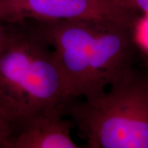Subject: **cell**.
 <instances>
[{"mask_svg": "<svg viewBox=\"0 0 148 148\" xmlns=\"http://www.w3.org/2000/svg\"><path fill=\"white\" fill-rule=\"evenodd\" d=\"M54 51L71 100L90 99L137 64L135 25L110 19L34 21Z\"/></svg>", "mask_w": 148, "mask_h": 148, "instance_id": "cell-1", "label": "cell"}, {"mask_svg": "<svg viewBox=\"0 0 148 148\" xmlns=\"http://www.w3.org/2000/svg\"><path fill=\"white\" fill-rule=\"evenodd\" d=\"M2 23L0 107L14 125L42 108H65L71 101L65 79L53 49L34 21Z\"/></svg>", "mask_w": 148, "mask_h": 148, "instance_id": "cell-2", "label": "cell"}, {"mask_svg": "<svg viewBox=\"0 0 148 148\" xmlns=\"http://www.w3.org/2000/svg\"><path fill=\"white\" fill-rule=\"evenodd\" d=\"M102 93L64 109L89 148H148V65L136 64Z\"/></svg>", "mask_w": 148, "mask_h": 148, "instance_id": "cell-3", "label": "cell"}, {"mask_svg": "<svg viewBox=\"0 0 148 148\" xmlns=\"http://www.w3.org/2000/svg\"><path fill=\"white\" fill-rule=\"evenodd\" d=\"M138 13L114 0H0L2 21L110 19L135 25Z\"/></svg>", "mask_w": 148, "mask_h": 148, "instance_id": "cell-4", "label": "cell"}, {"mask_svg": "<svg viewBox=\"0 0 148 148\" xmlns=\"http://www.w3.org/2000/svg\"><path fill=\"white\" fill-rule=\"evenodd\" d=\"M64 108H42L14 125L7 148H78L71 132L75 123L64 119Z\"/></svg>", "mask_w": 148, "mask_h": 148, "instance_id": "cell-5", "label": "cell"}, {"mask_svg": "<svg viewBox=\"0 0 148 148\" xmlns=\"http://www.w3.org/2000/svg\"><path fill=\"white\" fill-rule=\"evenodd\" d=\"M14 121L0 107V148H7L14 130Z\"/></svg>", "mask_w": 148, "mask_h": 148, "instance_id": "cell-6", "label": "cell"}, {"mask_svg": "<svg viewBox=\"0 0 148 148\" xmlns=\"http://www.w3.org/2000/svg\"><path fill=\"white\" fill-rule=\"evenodd\" d=\"M134 32L140 48L148 53V14L138 17L135 24Z\"/></svg>", "mask_w": 148, "mask_h": 148, "instance_id": "cell-7", "label": "cell"}, {"mask_svg": "<svg viewBox=\"0 0 148 148\" xmlns=\"http://www.w3.org/2000/svg\"><path fill=\"white\" fill-rule=\"evenodd\" d=\"M125 8L148 14V0H114Z\"/></svg>", "mask_w": 148, "mask_h": 148, "instance_id": "cell-8", "label": "cell"}, {"mask_svg": "<svg viewBox=\"0 0 148 148\" xmlns=\"http://www.w3.org/2000/svg\"><path fill=\"white\" fill-rule=\"evenodd\" d=\"M2 36H3V23L2 21L0 20V42H1Z\"/></svg>", "mask_w": 148, "mask_h": 148, "instance_id": "cell-9", "label": "cell"}]
</instances>
